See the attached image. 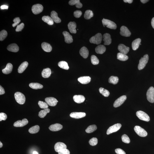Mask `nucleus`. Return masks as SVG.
I'll list each match as a JSON object with an SVG mask.
<instances>
[{
    "label": "nucleus",
    "mask_w": 154,
    "mask_h": 154,
    "mask_svg": "<svg viewBox=\"0 0 154 154\" xmlns=\"http://www.w3.org/2000/svg\"><path fill=\"white\" fill-rule=\"evenodd\" d=\"M33 154H38L37 152L34 151L33 152Z\"/></svg>",
    "instance_id": "obj_60"
},
{
    "label": "nucleus",
    "mask_w": 154,
    "mask_h": 154,
    "mask_svg": "<svg viewBox=\"0 0 154 154\" xmlns=\"http://www.w3.org/2000/svg\"><path fill=\"white\" fill-rule=\"evenodd\" d=\"M103 36L101 33H98L92 37L90 39L91 43L99 45L100 44L102 41Z\"/></svg>",
    "instance_id": "obj_2"
},
{
    "label": "nucleus",
    "mask_w": 154,
    "mask_h": 154,
    "mask_svg": "<svg viewBox=\"0 0 154 154\" xmlns=\"http://www.w3.org/2000/svg\"><path fill=\"white\" fill-rule=\"evenodd\" d=\"M98 142V139L96 138H92L89 141V143L92 146H95V145H97Z\"/></svg>",
    "instance_id": "obj_47"
},
{
    "label": "nucleus",
    "mask_w": 154,
    "mask_h": 154,
    "mask_svg": "<svg viewBox=\"0 0 154 154\" xmlns=\"http://www.w3.org/2000/svg\"><path fill=\"white\" fill-rule=\"evenodd\" d=\"M41 47L43 50L45 52H50L52 50V48L51 45L48 43L43 42L42 43Z\"/></svg>",
    "instance_id": "obj_28"
},
{
    "label": "nucleus",
    "mask_w": 154,
    "mask_h": 154,
    "mask_svg": "<svg viewBox=\"0 0 154 154\" xmlns=\"http://www.w3.org/2000/svg\"><path fill=\"white\" fill-rule=\"evenodd\" d=\"M38 104L39 107L41 108L46 109L48 108V104L46 102L39 101L38 102Z\"/></svg>",
    "instance_id": "obj_45"
},
{
    "label": "nucleus",
    "mask_w": 154,
    "mask_h": 154,
    "mask_svg": "<svg viewBox=\"0 0 154 154\" xmlns=\"http://www.w3.org/2000/svg\"><path fill=\"white\" fill-rule=\"evenodd\" d=\"M8 6L5 5H2L0 7V8L1 10L8 9Z\"/></svg>",
    "instance_id": "obj_55"
},
{
    "label": "nucleus",
    "mask_w": 154,
    "mask_h": 154,
    "mask_svg": "<svg viewBox=\"0 0 154 154\" xmlns=\"http://www.w3.org/2000/svg\"><path fill=\"white\" fill-rule=\"evenodd\" d=\"M93 16V13L91 10H89L86 11L84 17L86 20H89Z\"/></svg>",
    "instance_id": "obj_39"
},
{
    "label": "nucleus",
    "mask_w": 154,
    "mask_h": 154,
    "mask_svg": "<svg viewBox=\"0 0 154 154\" xmlns=\"http://www.w3.org/2000/svg\"><path fill=\"white\" fill-rule=\"evenodd\" d=\"M28 123V121L27 119L24 118L22 120L17 121L14 123V126L15 127H22L27 125Z\"/></svg>",
    "instance_id": "obj_13"
},
{
    "label": "nucleus",
    "mask_w": 154,
    "mask_h": 154,
    "mask_svg": "<svg viewBox=\"0 0 154 154\" xmlns=\"http://www.w3.org/2000/svg\"><path fill=\"white\" fill-rule=\"evenodd\" d=\"M51 73V70L49 68H47L43 70L42 72V76L44 78L49 77Z\"/></svg>",
    "instance_id": "obj_29"
},
{
    "label": "nucleus",
    "mask_w": 154,
    "mask_h": 154,
    "mask_svg": "<svg viewBox=\"0 0 154 154\" xmlns=\"http://www.w3.org/2000/svg\"><path fill=\"white\" fill-rule=\"evenodd\" d=\"M124 2L125 3H132L133 2L132 0H124Z\"/></svg>",
    "instance_id": "obj_56"
},
{
    "label": "nucleus",
    "mask_w": 154,
    "mask_h": 154,
    "mask_svg": "<svg viewBox=\"0 0 154 154\" xmlns=\"http://www.w3.org/2000/svg\"><path fill=\"white\" fill-rule=\"evenodd\" d=\"M63 126L60 124L56 123L51 125L49 127L51 131L55 132L61 130L63 128Z\"/></svg>",
    "instance_id": "obj_20"
},
{
    "label": "nucleus",
    "mask_w": 154,
    "mask_h": 154,
    "mask_svg": "<svg viewBox=\"0 0 154 154\" xmlns=\"http://www.w3.org/2000/svg\"><path fill=\"white\" fill-rule=\"evenodd\" d=\"M24 27V24L23 23H22L20 24V25L17 26L16 28L15 29V31L17 32L21 31L23 29Z\"/></svg>",
    "instance_id": "obj_49"
},
{
    "label": "nucleus",
    "mask_w": 154,
    "mask_h": 154,
    "mask_svg": "<svg viewBox=\"0 0 154 154\" xmlns=\"http://www.w3.org/2000/svg\"><path fill=\"white\" fill-rule=\"evenodd\" d=\"M118 80L119 78L118 77L112 76L109 78L108 80V82L110 83L116 85L118 83Z\"/></svg>",
    "instance_id": "obj_40"
},
{
    "label": "nucleus",
    "mask_w": 154,
    "mask_h": 154,
    "mask_svg": "<svg viewBox=\"0 0 154 154\" xmlns=\"http://www.w3.org/2000/svg\"><path fill=\"white\" fill-rule=\"evenodd\" d=\"M134 129L136 134L141 137H145L148 134L146 131L139 126H136Z\"/></svg>",
    "instance_id": "obj_7"
},
{
    "label": "nucleus",
    "mask_w": 154,
    "mask_h": 154,
    "mask_svg": "<svg viewBox=\"0 0 154 154\" xmlns=\"http://www.w3.org/2000/svg\"><path fill=\"white\" fill-rule=\"evenodd\" d=\"M58 65L59 67L62 69L68 70L69 69L67 63L65 61H62L59 62L58 64Z\"/></svg>",
    "instance_id": "obj_37"
},
{
    "label": "nucleus",
    "mask_w": 154,
    "mask_h": 154,
    "mask_svg": "<svg viewBox=\"0 0 154 154\" xmlns=\"http://www.w3.org/2000/svg\"><path fill=\"white\" fill-rule=\"evenodd\" d=\"M13 68V64L9 63L7 64L6 67L2 70V72L5 74H9L12 72Z\"/></svg>",
    "instance_id": "obj_23"
},
{
    "label": "nucleus",
    "mask_w": 154,
    "mask_h": 154,
    "mask_svg": "<svg viewBox=\"0 0 154 154\" xmlns=\"http://www.w3.org/2000/svg\"><path fill=\"white\" fill-rule=\"evenodd\" d=\"M115 152L117 154H126L125 152L123 150L120 148H117L115 150Z\"/></svg>",
    "instance_id": "obj_53"
},
{
    "label": "nucleus",
    "mask_w": 154,
    "mask_h": 154,
    "mask_svg": "<svg viewBox=\"0 0 154 154\" xmlns=\"http://www.w3.org/2000/svg\"><path fill=\"white\" fill-rule=\"evenodd\" d=\"M68 26L70 32L72 34H76L77 32V25L76 22H70L68 24Z\"/></svg>",
    "instance_id": "obj_19"
},
{
    "label": "nucleus",
    "mask_w": 154,
    "mask_h": 154,
    "mask_svg": "<svg viewBox=\"0 0 154 154\" xmlns=\"http://www.w3.org/2000/svg\"><path fill=\"white\" fill-rule=\"evenodd\" d=\"M64 38L65 42L66 43H70L73 42V40L72 36L69 32L64 31L63 33Z\"/></svg>",
    "instance_id": "obj_14"
},
{
    "label": "nucleus",
    "mask_w": 154,
    "mask_h": 154,
    "mask_svg": "<svg viewBox=\"0 0 154 154\" xmlns=\"http://www.w3.org/2000/svg\"><path fill=\"white\" fill-rule=\"evenodd\" d=\"M29 86L31 88L34 90L41 89L43 88V86L41 84L38 83H31L29 84Z\"/></svg>",
    "instance_id": "obj_35"
},
{
    "label": "nucleus",
    "mask_w": 154,
    "mask_h": 154,
    "mask_svg": "<svg viewBox=\"0 0 154 154\" xmlns=\"http://www.w3.org/2000/svg\"><path fill=\"white\" fill-rule=\"evenodd\" d=\"M95 50L96 53L99 54H103L105 51L106 48L104 45H100L96 47Z\"/></svg>",
    "instance_id": "obj_30"
},
{
    "label": "nucleus",
    "mask_w": 154,
    "mask_h": 154,
    "mask_svg": "<svg viewBox=\"0 0 154 154\" xmlns=\"http://www.w3.org/2000/svg\"><path fill=\"white\" fill-rule=\"evenodd\" d=\"M14 97L16 102L20 104H24L26 101V98L23 94L20 92H15Z\"/></svg>",
    "instance_id": "obj_1"
},
{
    "label": "nucleus",
    "mask_w": 154,
    "mask_h": 154,
    "mask_svg": "<svg viewBox=\"0 0 154 154\" xmlns=\"http://www.w3.org/2000/svg\"><path fill=\"white\" fill-rule=\"evenodd\" d=\"M50 110L49 108L42 110L38 113V116L40 118H43L46 116L47 114L49 113Z\"/></svg>",
    "instance_id": "obj_36"
},
{
    "label": "nucleus",
    "mask_w": 154,
    "mask_h": 154,
    "mask_svg": "<svg viewBox=\"0 0 154 154\" xmlns=\"http://www.w3.org/2000/svg\"><path fill=\"white\" fill-rule=\"evenodd\" d=\"M58 154H70V152L66 148L64 149L60 150L58 152Z\"/></svg>",
    "instance_id": "obj_51"
},
{
    "label": "nucleus",
    "mask_w": 154,
    "mask_h": 154,
    "mask_svg": "<svg viewBox=\"0 0 154 154\" xmlns=\"http://www.w3.org/2000/svg\"><path fill=\"white\" fill-rule=\"evenodd\" d=\"M91 62L93 65H97L99 64V60L97 57L95 55H92L91 57Z\"/></svg>",
    "instance_id": "obj_44"
},
{
    "label": "nucleus",
    "mask_w": 154,
    "mask_h": 154,
    "mask_svg": "<svg viewBox=\"0 0 154 154\" xmlns=\"http://www.w3.org/2000/svg\"><path fill=\"white\" fill-rule=\"evenodd\" d=\"M127 98L126 96L125 95L121 96L115 101L113 104L115 108L120 106L125 102Z\"/></svg>",
    "instance_id": "obj_10"
},
{
    "label": "nucleus",
    "mask_w": 154,
    "mask_h": 154,
    "mask_svg": "<svg viewBox=\"0 0 154 154\" xmlns=\"http://www.w3.org/2000/svg\"><path fill=\"white\" fill-rule=\"evenodd\" d=\"M40 127L38 125H36L31 128L29 129V132L31 134H36L38 132Z\"/></svg>",
    "instance_id": "obj_38"
},
{
    "label": "nucleus",
    "mask_w": 154,
    "mask_h": 154,
    "mask_svg": "<svg viewBox=\"0 0 154 154\" xmlns=\"http://www.w3.org/2000/svg\"><path fill=\"white\" fill-rule=\"evenodd\" d=\"M43 9L42 5L39 4H36L32 6V11L35 14H38L43 11Z\"/></svg>",
    "instance_id": "obj_9"
},
{
    "label": "nucleus",
    "mask_w": 154,
    "mask_h": 154,
    "mask_svg": "<svg viewBox=\"0 0 154 154\" xmlns=\"http://www.w3.org/2000/svg\"><path fill=\"white\" fill-rule=\"evenodd\" d=\"M73 99L75 102L80 104L84 101L85 98L82 95H75L73 96Z\"/></svg>",
    "instance_id": "obj_25"
},
{
    "label": "nucleus",
    "mask_w": 154,
    "mask_h": 154,
    "mask_svg": "<svg viewBox=\"0 0 154 154\" xmlns=\"http://www.w3.org/2000/svg\"><path fill=\"white\" fill-rule=\"evenodd\" d=\"M151 23L152 27L154 29V17L152 19Z\"/></svg>",
    "instance_id": "obj_57"
},
{
    "label": "nucleus",
    "mask_w": 154,
    "mask_h": 154,
    "mask_svg": "<svg viewBox=\"0 0 154 154\" xmlns=\"http://www.w3.org/2000/svg\"><path fill=\"white\" fill-rule=\"evenodd\" d=\"M149 1V0H141V2L143 3H146L148 2Z\"/></svg>",
    "instance_id": "obj_58"
},
{
    "label": "nucleus",
    "mask_w": 154,
    "mask_h": 154,
    "mask_svg": "<svg viewBox=\"0 0 154 154\" xmlns=\"http://www.w3.org/2000/svg\"><path fill=\"white\" fill-rule=\"evenodd\" d=\"M5 92L4 89L0 85V95H1L4 94Z\"/></svg>",
    "instance_id": "obj_54"
},
{
    "label": "nucleus",
    "mask_w": 154,
    "mask_h": 154,
    "mask_svg": "<svg viewBox=\"0 0 154 154\" xmlns=\"http://www.w3.org/2000/svg\"><path fill=\"white\" fill-rule=\"evenodd\" d=\"M120 34L121 36L126 37L130 36L131 33L128 28L125 26H122L120 29Z\"/></svg>",
    "instance_id": "obj_11"
},
{
    "label": "nucleus",
    "mask_w": 154,
    "mask_h": 154,
    "mask_svg": "<svg viewBox=\"0 0 154 154\" xmlns=\"http://www.w3.org/2000/svg\"><path fill=\"white\" fill-rule=\"evenodd\" d=\"M45 101L47 104L52 106H55L58 102L56 99L52 97L46 98L45 99Z\"/></svg>",
    "instance_id": "obj_12"
},
{
    "label": "nucleus",
    "mask_w": 154,
    "mask_h": 154,
    "mask_svg": "<svg viewBox=\"0 0 154 154\" xmlns=\"http://www.w3.org/2000/svg\"><path fill=\"white\" fill-rule=\"evenodd\" d=\"M141 42V39L140 38H137L132 42V47L133 50H136L139 48Z\"/></svg>",
    "instance_id": "obj_27"
},
{
    "label": "nucleus",
    "mask_w": 154,
    "mask_h": 154,
    "mask_svg": "<svg viewBox=\"0 0 154 154\" xmlns=\"http://www.w3.org/2000/svg\"><path fill=\"white\" fill-rule=\"evenodd\" d=\"M28 65V63L27 62H25L22 63L20 65L18 69V72L19 73H21L25 70Z\"/></svg>",
    "instance_id": "obj_32"
},
{
    "label": "nucleus",
    "mask_w": 154,
    "mask_h": 154,
    "mask_svg": "<svg viewBox=\"0 0 154 154\" xmlns=\"http://www.w3.org/2000/svg\"><path fill=\"white\" fill-rule=\"evenodd\" d=\"M147 100L152 103H154V88L151 87L149 89L146 93Z\"/></svg>",
    "instance_id": "obj_6"
},
{
    "label": "nucleus",
    "mask_w": 154,
    "mask_h": 154,
    "mask_svg": "<svg viewBox=\"0 0 154 154\" xmlns=\"http://www.w3.org/2000/svg\"><path fill=\"white\" fill-rule=\"evenodd\" d=\"M82 15V12L80 10H76L74 13V16L77 18H79Z\"/></svg>",
    "instance_id": "obj_50"
},
{
    "label": "nucleus",
    "mask_w": 154,
    "mask_h": 154,
    "mask_svg": "<svg viewBox=\"0 0 154 154\" xmlns=\"http://www.w3.org/2000/svg\"><path fill=\"white\" fill-rule=\"evenodd\" d=\"M136 115L140 119L146 122L149 121L150 118L149 116L144 112L142 111H138L136 113Z\"/></svg>",
    "instance_id": "obj_5"
},
{
    "label": "nucleus",
    "mask_w": 154,
    "mask_h": 154,
    "mask_svg": "<svg viewBox=\"0 0 154 154\" xmlns=\"http://www.w3.org/2000/svg\"><path fill=\"white\" fill-rule=\"evenodd\" d=\"M42 20L48 25H52L54 24V22L51 17L48 16H44L42 17Z\"/></svg>",
    "instance_id": "obj_33"
},
{
    "label": "nucleus",
    "mask_w": 154,
    "mask_h": 154,
    "mask_svg": "<svg viewBox=\"0 0 154 154\" xmlns=\"http://www.w3.org/2000/svg\"><path fill=\"white\" fill-rule=\"evenodd\" d=\"M99 91L101 94L105 97H107L110 95V92L104 88H100L99 89Z\"/></svg>",
    "instance_id": "obj_42"
},
{
    "label": "nucleus",
    "mask_w": 154,
    "mask_h": 154,
    "mask_svg": "<svg viewBox=\"0 0 154 154\" xmlns=\"http://www.w3.org/2000/svg\"><path fill=\"white\" fill-rule=\"evenodd\" d=\"M102 22L104 27L106 26L107 27L111 29H115L116 28V24L112 21L103 18L102 20Z\"/></svg>",
    "instance_id": "obj_3"
},
{
    "label": "nucleus",
    "mask_w": 154,
    "mask_h": 154,
    "mask_svg": "<svg viewBox=\"0 0 154 154\" xmlns=\"http://www.w3.org/2000/svg\"><path fill=\"white\" fill-rule=\"evenodd\" d=\"M69 3L71 6L76 5V7L78 8H81L83 6V5L80 2L79 0H71L69 1Z\"/></svg>",
    "instance_id": "obj_31"
},
{
    "label": "nucleus",
    "mask_w": 154,
    "mask_h": 154,
    "mask_svg": "<svg viewBox=\"0 0 154 154\" xmlns=\"http://www.w3.org/2000/svg\"><path fill=\"white\" fill-rule=\"evenodd\" d=\"M3 146V145L2 143L1 142V141H0V148L2 147Z\"/></svg>",
    "instance_id": "obj_59"
},
{
    "label": "nucleus",
    "mask_w": 154,
    "mask_h": 154,
    "mask_svg": "<svg viewBox=\"0 0 154 154\" xmlns=\"http://www.w3.org/2000/svg\"><path fill=\"white\" fill-rule=\"evenodd\" d=\"M122 125L120 123H117L110 127L107 131L106 134L109 135L112 133L117 132L121 127Z\"/></svg>",
    "instance_id": "obj_8"
},
{
    "label": "nucleus",
    "mask_w": 154,
    "mask_h": 154,
    "mask_svg": "<svg viewBox=\"0 0 154 154\" xmlns=\"http://www.w3.org/2000/svg\"><path fill=\"white\" fill-rule=\"evenodd\" d=\"M7 49L9 51L13 52H18L19 49L18 45L15 43L12 44L8 45Z\"/></svg>",
    "instance_id": "obj_24"
},
{
    "label": "nucleus",
    "mask_w": 154,
    "mask_h": 154,
    "mask_svg": "<svg viewBox=\"0 0 154 154\" xmlns=\"http://www.w3.org/2000/svg\"><path fill=\"white\" fill-rule=\"evenodd\" d=\"M118 49L121 53L126 55L129 52V48L123 44H120L118 47Z\"/></svg>",
    "instance_id": "obj_15"
},
{
    "label": "nucleus",
    "mask_w": 154,
    "mask_h": 154,
    "mask_svg": "<svg viewBox=\"0 0 154 154\" xmlns=\"http://www.w3.org/2000/svg\"><path fill=\"white\" fill-rule=\"evenodd\" d=\"M128 57L126 55L119 52L117 54V59L121 61H125L128 59Z\"/></svg>",
    "instance_id": "obj_34"
},
{
    "label": "nucleus",
    "mask_w": 154,
    "mask_h": 154,
    "mask_svg": "<svg viewBox=\"0 0 154 154\" xmlns=\"http://www.w3.org/2000/svg\"><path fill=\"white\" fill-rule=\"evenodd\" d=\"M103 41L104 42L105 45H109L111 43L112 39L110 35L108 33H106L103 36Z\"/></svg>",
    "instance_id": "obj_18"
},
{
    "label": "nucleus",
    "mask_w": 154,
    "mask_h": 154,
    "mask_svg": "<svg viewBox=\"0 0 154 154\" xmlns=\"http://www.w3.org/2000/svg\"><path fill=\"white\" fill-rule=\"evenodd\" d=\"M97 129V126L95 125H90L86 129V132L88 133L93 132Z\"/></svg>",
    "instance_id": "obj_41"
},
{
    "label": "nucleus",
    "mask_w": 154,
    "mask_h": 154,
    "mask_svg": "<svg viewBox=\"0 0 154 154\" xmlns=\"http://www.w3.org/2000/svg\"><path fill=\"white\" fill-rule=\"evenodd\" d=\"M66 145L64 143L62 142H58L56 143L54 146L55 151L58 153L60 150L64 149L66 148Z\"/></svg>",
    "instance_id": "obj_16"
},
{
    "label": "nucleus",
    "mask_w": 154,
    "mask_h": 154,
    "mask_svg": "<svg viewBox=\"0 0 154 154\" xmlns=\"http://www.w3.org/2000/svg\"><path fill=\"white\" fill-rule=\"evenodd\" d=\"M149 56L147 54H146L141 57L139 61V64L138 65V68L139 70H141L143 69L146 66L148 62Z\"/></svg>",
    "instance_id": "obj_4"
},
{
    "label": "nucleus",
    "mask_w": 154,
    "mask_h": 154,
    "mask_svg": "<svg viewBox=\"0 0 154 154\" xmlns=\"http://www.w3.org/2000/svg\"><path fill=\"white\" fill-rule=\"evenodd\" d=\"M121 138L122 141L123 142L127 143H130V139H129V138L127 135L125 134L123 135L122 136Z\"/></svg>",
    "instance_id": "obj_46"
},
{
    "label": "nucleus",
    "mask_w": 154,
    "mask_h": 154,
    "mask_svg": "<svg viewBox=\"0 0 154 154\" xmlns=\"http://www.w3.org/2000/svg\"><path fill=\"white\" fill-rule=\"evenodd\" d=\"M72 118L79 119L83 118L86 116V114L83 112H73L70 115Z\"/></svg>",
    "instance_id": "obj_17"
},
{
    "label": "nucleus",
    "mask_w": 154,
    "mask_h": 154,
    "mask_svg": "<svg viewBox=\"0 0 154 154\" xmlns=\"http://www.w3.org/2000/svg\"><path fill=\"white\" fill-rule=\"evenodd\" d=\"M79 52L80 55L83 58L86 59L88 57L89 54V51L86 47H82L80 49Z\"/></svg>",
    "instance_id": "obj_22"
},
{
    "label": "nucleus",
    "mask_w": 154,
    "mask_h": 154,
    "mask_svg": "<svg viewBox=\"0 0 154 154\" xmlns=\"http://www.w3.org/2000/svg\"><path fill=\"white\" fill-rule=\"evenodd\" d=\"M78 81L83 84H86L90 83L91 81V78L89 76L80 77L78 79Z\"/></svg>",
    "instance_id": "obj_21"
},
{
    "label": "nucleus",
    "mask_w": 154,
    "mask_h": 154,
    "mask_svg": "<svg viewBox=\"0 0 154 154\" xmlns=\"http://www.w3.org/2000/svg\"><path fill=\"white\" fill-rule=\"evenodd\" d=\"M8 35V33L7 31L4 30H3L0 31V40L2 41L6 38Z\"/></svg>",
    "instance_id": "obj_43"
},
{
    "label": "nucleus",
    "mask_w": 154,
    "mask_h": 154,
    "mask_svg": "<svg viewBox=\"0 0 154 154\" xmlns=\"http://www.w3.org/2000/svg\"><path fill=\"white\" fill-rule=\"evenodd\" d=\"M51 16L53 22L56 23H59L61 22V19L58 16V14L55 11H52L51 12Z\"/></svg>",
    "instance_id": "obj_26"
},
{
    "label": "nucleus",
    "mask_w": 154,
    "mask_h": 154,
    "mask_svg": "<svg viewBox=\"0 0 154 154\" xmlns=\"http://www.w3.org/2000/svg\"><path fill=\"white\" fill-rule=\"evenodd\" d=\"M21 21V20L20 18L19 17H16L14 19L13 22L14 23L13 24V27H14L15 26L18 25L19 23H20Z\"/></svg>",
    "instance_id": "obj_48"
},
{
    "label": "nucleus",
    "mask_w": 154,
    "mask_h": 154,
    "mask_svg": "<svg viewBox=\"0 0 154 154\" xmlns=\"http://www.w3.org/2000/svg\"><path fill=\"white\" fill-rule=\"evenodd\" d=\"M7 118V116L6 114L3 113H0V121H1L2 120H6Z\"/></svg>",
    "instance_id": "obj_52"
}]
</instances>
